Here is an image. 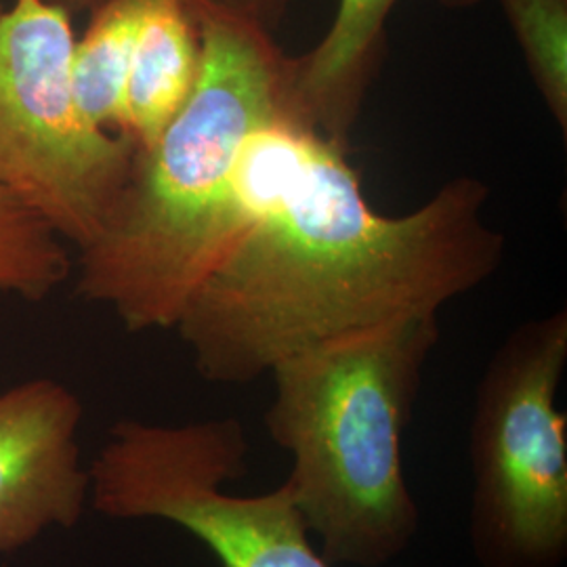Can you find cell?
<instances>
[{"label":"cell","instance_id":"277c9868","mask_svg":"<svg viewBox=\"0 0 567 567\" xmlns=\"http://www.w3.org/2000/svg\"><path fill=\"white\" fill-rule=\"evenodd\" d=\"M567 311L513 328L475 389L468 545L480 567H561L567 557Z\"/></svg>","mask_w":567,"mask_h":567},{"label":"cell","instance_id":"5b68a950","mask_svg":"<svg viewBox=\"0 0 567 567\" xmlns=\"http://www.w3.org/2000/svg\"><path fill=\"white\" fill-rule=\"evenodd\" d=\"M248 437L234 416L189 425L116 423L89 468L93 507L112 519H163L221 567H334L313 547L288 482L243 496Z\"/></svg>","mask_w":567,"mask_h":567},{"label":"cell","instance_id":"8fae6325","mask_svg":"<svg viewBox=\"0 0 567 567\" xmlns=\"http://www.w3.org/2000/svg\"><path fill=\"white\" fill-rule=\"evenodd\" d=\"M63 240L30 206L0 187V292L47 299L70 276Z\"/></svg>","mask_w":567,"mask_h":567},{"label":"cell","instance_id":"9c48e42d","mask_svg":"<svg viewBox=\"0 0 567 567\" xmlns=\"http://www.w3.org/2000/svg\"><path fill=\"white\" fill-rule=\"evenodd\" d=\"M200 76V39L187 0H147L126 84V137L147 150L179 116Z\"/></svg>","mask_w":567,"mask_h":567},{"label":"cell","instance_id":"7c38bea8","mask_svg":"<svg viewBox=\"0 0 567 567\" xmlns=\"http://www.w3.org/2000/svg\"><path fill=\"white\" fill-rule=\"evenodd\" d=\"M529 79L564 140L567 135V0H498Z\"/></svg>","mask_w":567,"mask_h":567},{"label":"cell","instance_id":"5bb4252c","mask_svg":"<svg viewBox=\"0 0 567 567\" xmlns=\"http://www.w3.org/2000/svg\"><path fill=\"white\" fill-rule=\"evenodd\" d=\"M2 11H4V9H2V2H0V13H2Z\"/></svg>","mask_w":567,"mask_h":567},{"label":"cell","instance_id":"8992f818","mask_svg":"<svg viewBox=\"0 0 567 567\" xmlns=\"http://www.w3.org/2000/svg\"><path fill=\"white\" fill-rule=\"evenodd\" d=\"M72 16L44 0L0 13V187L84 248L102 234L137 145L82 118Z\"/></svg>","mask_w":567,"mask_h":567},{"label":"cell","instance_id":"ba28073f","mask_svg":"<svg viewBox=\"0 0 567 567\" xmlns=\"http://www.w3.org/2000/svg\"><path fill=\"white\" fill-rule=\"evenodd\" d=\"M463 11L482 0H435ZM398 0H339L313 49L288 60L290 112L328 140L349 142L386 53V21Z\"/></svg>","mask_w":567,"mask_h":567},{"label":"cell","instance_id":"3957f363","mask_svg":"<svg viewBox=\"0 0 567 567\" xmlns=\"http://www.w3.org/2000/svg\"><path fill=\"white\" fill-rule=\"evenodd\" d=\"M440 337V316L408 318L269 370L265 429L292 458L286 482L330 566H389L421 532L402 437Z\"/></svg>","mask_w":567,"mask_h":567},{"label":"cell","instance_id":"6da1fadb","mask_svg":"<svg viewBox=\"0 0 567 567\" xmlns=\"http://www.w3.org/2000/svg\"><path fill=\"white\" fill-rule=\"evenodd\" d=\"M240 231L175 326L213 385H250L316 344L440 316L507 252L482 179L452 177L419 208L383 215L347 145L292 114L248 143Z\"/></svg>","mask_w":567,"mask_h":567},{"label":"cell","instance_id":"30bf717a","mask_svg":"<svg viewBox=\"0 0 567 567\" xmlns=\"http://www.w3.org/2000/svg\"><path fill=\"white\" fill-rule=\"evenodd\" d=\"M147 0H107L74 44L72 93L82 118L126 137V84Z\"/></svg>","mask_w":567,"mask_h":567},{"label":"cell","instance_id":"4fadbf2b","mask_svg":"<svg viewBox=\"0 0 567 567\" xmlns=\"http://www.w3.org/2000/svg\"><path fill=\"white\" fill-rule=\"evenodd\" d=\"M44 2L60 7L65 13L74 16L82 11H93L95 7H100L107 0H44ZM187 2H206V4L219 7L229 13L240 16L244 20L259 23L269 32H276L297 0H187Z\"/></svg>","mask_w":567,"mask_h":567},{"label":"cell","instance_id":"52a82bcc","mask_svg":"<svg viewBox=\"0 0 567 567\" xmlns=\"http://www.w3.org/2000/svg\"><path fill=\"white\" fill-rule=\"evenodd\" d=\"M81 421V400L58 381L0 393V553L81 519L91 492L76 442Z\"/></svg>","mask_w":567,"mask_h":567},{"label":"cell","instance_id":"7a4b0ae2","mask_svg":"<svg viewBox=\"0 0 567 567\" xmlns=\"http://www.w3.org/2000/svg\"><path fill=\"white\" fill-rule=\"evenodd\" d=\"M187 7L200 39L194 95L158 142L137 150L107 224L79 259V295L110 307L128 332L177 326L243 227L248 143L292 114L290 55L274 32L206 2Z\"/></svg>","mask_w":567,"mask_h":567}]
</instances>
